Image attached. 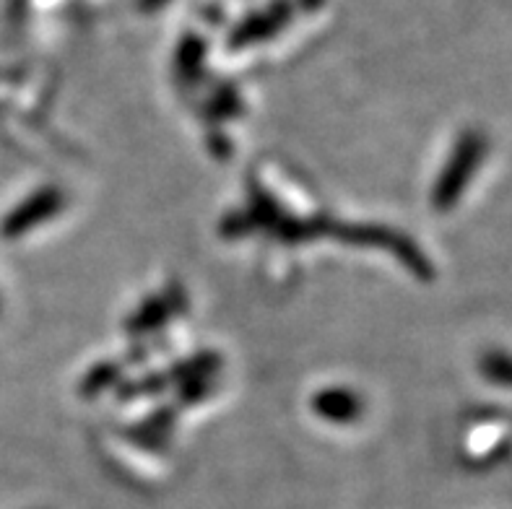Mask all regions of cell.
Wrapping results in <instances>:
<instances>
[{"label":"cell","mask_w":512,"mask_h":509,"mask_svg":"<svg viewBox=\"0 0 512 509\" xmlns=\"http://www.w3.org/2000/svg\"><path fill=\"white\" fill-rule=\"evenodd\" d=\"M487 149L489 141L481 130H466L458 138L453 154L448 159V167L440 174V180L435 185V195H432V203H435L437 211H450L458 203V198L466 193L468 182L476 174V169L484 162Z\"/></svg>","instance_id":"cell-1"}]
</instances>
